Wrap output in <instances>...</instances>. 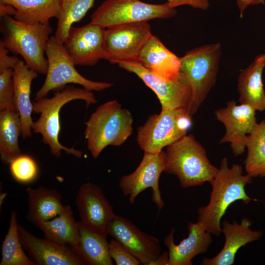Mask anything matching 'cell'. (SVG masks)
<instances>
[{"instance_id":"30bf717a","label":"cell","mask_w":265,"mask_h":265,"mask_svg":"<svg viewBox=\"0 0 265 265\" xmlns=\"http://www.w3.org/2000/svg\"><path fill=\"white\" fill-rule=\"evenodd\" d=\"M118 66L135 74L157 95L162 109L183 108L190 114L193 90L188 78L180 71L173 80L163 79L148 70L138 61H120ZM191 115V114H190Z\"/></svg>"},{"instance_id":"f1b7e54d","label":"cell","mask_w":265,"mask_h":265,"mask_svg":"<svg viewBox=\"0 0 265 265\" xmlns=\"http://www.w3.org/2000/svg\"><path fill=\"white\" fill-rule=\"evenodd\" d=\"M95 0H61L54 36L63 43L73 25L81 20L93 7Z\"/></svg>"},{"instance_id":"e0dca14e","label":"cell","mask_w":265,"mask_h":265,"mask_svg":"<svg viewBox=\"0 0 265 265\" xmlns=\"http://www.w3.org/2000/svg\"><path fill=\"white\" fill-rule=\"evenodd\" d=\"M22 245L30 259L38 265H82L83 263L70 246L48 238L37 237L19 225Z\"/></svg>"},{"instance_id":"7c38bea8","label":"cell","mask_w":265,"mask_h":265,"mask_svg":"<svg viewBox=\"0 0 265 265\" xmlns=\"http://www.w3.org/2000/svg\"><path fill=\"white\" fill-rule=\"evenodd\" d=\"M166 161L163 150L157 154L144 152L142 159L135 170L121 177L119 187L123 195L133 204L137 196L143 190L150 188L152 199L159 211L164 207L159 187V177L164 172Z\"/></svg>"},{"instance_id":"277c9868","label":"cell","mask_w":265,"mask_h":265,"mask_svg":"<svg viewBox=\"0 0 265 265\" xmlns=\"http://www.w3.org/2000/svg\"><path fill=\"white\" fill-rule=\"evenodd\" d=\"M165 152L164 172L176 176L183 188L210 183L218 171L192 134H186L168 146Z\"/></svg>"},{"instance_id":"ffe728a7","label":"cell","mask_w":265,"mask_h":265,"mask_svg":"<svg viewBox=\"0 0 265 265\" xmlns=\"http://www.w3.org/2000/svg\"><path fill=\"white\" fill-rule=\"evenodd\" d=\"M138 62L155 75L167 80L177 79L180 74V57L153 34L141 49Z\"/></svg>"},{"instance_id":"d590c367","label":"cell","mask_w":265,"mask_h":265,"mask_svg":"<svg viewBox=\"0 0 265 265\" xmlns=\"http://www.w3.org/2000/svg\"><path fill=\"white\" fill-rule=\"evenodd\" d=\"M16 12L15 8L11 5L0 2V17L5 16H14Z\"/></svg>"},{"instance_id":"74e56055","label":"cell","mask_w":265,"mask_h":265,"mask_svg":"<svg viewBox=\"0 0 265 265\" xmlns=\"http://www.w3.org/2000/svg\"><path fill=\"white\" fill-rule=\"evenodd\" d=\"M255 61L258 62L263 63L265 65V53L257 56L255 59Z\"/></svg>"},{"instance_id":"9a60e30c","label":"cell","mask_w":265,"mask_h":265,"mask_svg":"<svg viewBox=\"0 0 265 265\" xmlns=\"http://www.w3.org/2000/svg\"><path fill=\"white\" fill-rule=\"evenodd\" d=\"M105 29L91 22L81 27H71L63 46L75 65L93 66L106 59Z\"/></svg>"},{"instance_id":"d4e9b609","label":"cell","mask_w":265,"mask_h":265,"mask_svg":"<svg viewBox=\"0 0 265 265\" xmlns=\"http://www.w3.org/2000/svg\"><path fill=\"white\" fill-rule=\"evenodd\" d=\"M45 237L59 244L67 245L74 250L79 240L78 221L69 205L64 206L63 211L54 218L36 225Z\"/></svg>"},{"instance_id":"d6986e66","label":"cell","mask_w":265,"mask_h":265,"mask_svg":"<svg viewBox=\"0 0 265 265\" xmlns=\"http://www.w3.org/2000/svg\"><path fill=\"white\" fill-rule=\"evenodd\" d=\"M252 223L248 218H243L240 223L234 221L231 223L224 220L222 233L225 241L221 251L214 257L204 258L201 262L203 265H232L238 250L246 244L259 239L263 236L261 231L250 229Z\"/></svg>"},{"instance_id":"52a82bcc","label":"cell","mask_w":265,"mask_h":265,"mask_svg":"<svg viewBox=\"0 0 265 265\" xmlns=\"http://www.w3.org/2000/svg\"><path fill=\"white\" fill-rule=\"evenodd\" d=\"M221 53V45L217 42L194 48L180 57V71L188 78L193 90L191 116L216 82Z\"/></svg>"},{"instance_id":"6da1fadb","label":"cell","mask_w":265,"mask_h":265,"mask_svg":"<svg viewBox=\"0 0 265 265\" xmlns=\"http://www.w3.org/2000/svg\"><path fill=\"white\" fill-rule=\"evenodd\" d=\"M252 179L247 174H243L240 164L235 163L230 167L227 158L222 159L218 171L210 183L212 188L209 202L197 210L198 221L206 231L219 236L222 233L221 220L229 207L237 201L248 204L254 200L245 190Z\"/></svg>"},{"instance_id":"4fadbf2b","label":"cell","mask_w":265,"mask_h":265,"mask_svg":"<svg viewBox=\"0 0 265 265\" xmlns=\"http://www.w3.org/2000/svg\"><path fill=\"white\" fill-rule=\"evenodd\" d=\"M107 234L118 241L140 263L150 265L161 254L159 240L136 226L130 220L114 214L107 228Z\"/></svg>"},{"instance_id":"603a6c76","label":"cell","mask_w":265,"mask_h":265,"mask_svg":"<svg viewBox=\"0 0 265 265\" xmlns=\"http://www.w3.org/2000/svg\"><path fill=\"white\" fill-rule=\"evenodd\" d=\"M79 240L74 249L84 265H112L106 236L96 233L78 221Z\"/></svg>"},{"instance_id":"83f0119b","label":"cell","mask_w":265,"mask_h":265,"mask_svg":"<svg viewBox=\"0 0 265 265\" xmlns=\"http://www.w3.org/2000/svg\"><path fill=\"white\" fill-rule=\"evenodd\" d=\"M245 145L247 155L244 163L247 174L253 178L265 177V119L247 135Z\"/></svg>"},{"instance_id":"2e32d148","label":"cell","mask_w":265,"mask_h":265,"mask_svg":"<svg viewBox=\"0 0 265 265\" xmlns=\"http://www.w3.org/2000/svg\"><path fill=\"white\" fill-rule=\"evenodd\" d=\"M80 222L90 230L107 236L108 224L115 214L102 188L87 183L80 187L76 199Z\"/></svg>"},{"instance_id":"5bb4252c","label":"cell","mask_w":265,"mask_h":265,"mask_svg":"<svg viewBox=\"0 0 265 265\" xmlns=\"http://www.w3.org/2000/svg\"><path fill=\"white\" fill-rule=\"evenodd\" d=\"M256 112L250 106L237 105L234 100L227 102L225 107L214 112L216 119L221 122L225 128V133L219 143H229L235 157L245 152L246 137L258 125Z\"/></svg>"},{"instance_id":"4dcf8cb0","label":"cell","mask_w":265,"mask_h":265,"mask_svg":"<svg viewBox=\"0 0 265 265\" xmlns=\"http://www.w3.org/2000/svg\"><path fill=\"white\" fill-rule=\"evenodd\" d=\"M9 170L13 179L21 184H29L37 178L38 168L34 159L27 155H21L9 163Z\"/></svg>"},{"instance_id":"44dd1931","label":"cell","mask_w":265,"mask_h":265,"mask_svg":"<svg viewBox=\"0 0 265 265\" xmlns=\"http://www.w3.org/2000/svg\"><path fill=\"white\" fill-rule=\"evenodd\" d=\"M38 73L30 69L23 60L19 59L13 68L14 101L21 123V134L26 139L31 135L33 121L31 113L33 103L30 100L31 85Z\"/></svg>"},{"instance_id":"d6a6232c","label":"cell","mask_w":265,"mask_h":265,"mask_svg":"<svg viewBox=\"0 0 265 265\" xmlns=\"http://www.w3.org/2000/svg\"><path fill=\"white\" fill-rule=\"evenodd\" d=\"M109 253L117 265H138L140 262L116 239L109 242Z\"/></svg>"},{"instance_id":"f546056e","label":"cell","mask_w":265,"mask_h":265,"mask_svg":"<svg viewBox=\"0 0 265 265\" xmlns=\"http://www.w3.org/2000/svg\"><path fill=\"white\" fill-rule=\"evenodd\" d=\"M17 214L12 212L8 232L1 246L0 265H36L24 252L18 231Z\"/></svg>"},{"instance_id":"8fae6325","label":"cell","mask_w":265,"mask_h":265,"mask_svg":"<svg viewBox=\"0 0 265 265\" xmlns=\"http://www.w3.org/2000/svg\"><path fill=\"white\" fill-rule=\"evenodd\" d=\"M152 35L148 22L129 24L106 28L104 48L106 60L112 64L138 61L142 47Z\"/></svg>"},{"instance_id":"1f68e13d","label":"cell","mask_w":265,"mask_h":265,"mask_svg":"<svg viewBox=\"0 0 265 265\" xmlns=\"http://www.w3.org/2000/svg\"><path fill=\"white\" fill-rule=\"evenodd\" d=\"M13 68L0 69V111L16 110L14 101Z\"/></svg>"},{"instance_id":"cb8c5ba5","label":"cell","mask_w":265,"mask_h":265,"mask_svg":"<svg viewBox=\"0 0 265 265\" xmlns=\"http://www.w3.org/2000/svg\"><path fill=\"white\" fill-rule=\"evenodd\" d=\"M265 65L254 61L240 72L238 77V101L246 104L256 111L265 110V92L262 74Z\"/></svg>"},{"instance_id":"8992f818","label":"cell","mask_w":265,"mask_h":265,"mask_svg":"<svg viewBox=\"0 0 265 265\" xmlns=\"http://www.w3.org/2000/svg\"><path fill=\"white\" fill-rule=\"evenodd\" d=\"M192 116L183 108L161 109L138 128L136 142L144 152L157 154L187 134Z\"/></svg>"},{"instance_id":"ac0fdd59","label":"cell","mask_w":265,"mask_h":265,"mask_svg":"<svg viewBox=\"0 0 265 265\" xmlns=\"http://www.w3.org/2000/svg\"><path fill=\"white\" fill-rule=\"evenodd\" d=\"M187 238L179 244L174 242L173 228L164 238L163 242L168 249L167 265H191L192 260L199 254L206 253L212 243V234L206 231L198 221L188 222Z\"/></svg>"},{"instance_id":"ba28073f","label":"cell","mask_w":265,"mask_h":265,"mask_svg":"<svg viewBox=\"0 0 265 265\" xmlns=\"http://www.w3.org/2000/svg\"><path fill=\"white\" fill-rule=\"evenodd\" d=\"M45 54L48 70L44 82L36 93L35 101L45 97L50 91L60 90L70 83L80 85L91 91L104 90L113 85L110 82L93 81L82 76L76 69L63 43L58 41L54 36L50 37Z\"/></svg>"},{"instance_id":"484cf974","label":"cell","mask_w":265,"mask_h":265,"mask_svg":"<svg viewBox=\"0 0 265 265\" xmlns=\"http://www.w3.org/2000/svg\"><path fill=\"white\" fill-rule=\"evenodd\" d=\"M61 0H0L16 9L13 17L29 24L46 23L53 18H57Z\"/></svg>"},{"instance_id":"9c48e42d","label":"cell","mask_w":265,"mask_h":265,"mask_svg":"<svg viewBox=\"0 0 265 265\" xmlns=\"http://www.w3.org/2000/svg\"><path fill=\"white\" fill-rule=\"evenodd\" d=\"M176 13V9L167 2L151 4L140 0H105L92 13L91 22L107 28L155 19L170 18Z\"/></svg>"},{"instance_id":"3957f363","label":"cell","mask_w":265,"mask_h":265,"mask_svg":"<svg viewBox=\"0 0 265 265\" xmlns=\"http://www.w3.org/2000/svg\"><path fill=\"white\" fill-rule=\"evenodd\" d=\"M75 100L85 101L87 106L97 102L94 95L89 90L72 85L65 86L56 91L50 98L45 97L33 103V112L40 114L39 118L32 125V130L42 135L44 144L49 146L51 153L59 157L61 151L80 158L82 152L73 148H68L59 141L60 131L59 112L62 107L67 103Z\"/></svg>"},{"instance_id":"e575fe53","label":"cell","mask_w":265,"mask_h":265,"mask_svg":"<svg viewBox=\"0 0 265 265\" xmlns=\"http://www.w3.org/2000/svg\"><path fill=\"white\" fill-rule=\"evenodd\" d=\"M237 4L241 18L243 16V13L246 8L249 5L264 4L265 0H236Z\"/></svg>"},{"instance_id":"7402d4cb","label":"cell","mask_w":265,"mask_h":265,"mask_svg":"<svg viewBox=\"0 0 265 265\" xmlns=\"http://www.w3.org/2000/svg\"><path fill=\"white\" fill-rule=\"evenodd\" d=\"M28 197L27 217L35 225L49 220L59 214L64 210L61 196L55 189L42 186L28 187L26 189Z\"/></svg>"},{"instance_id":"8d00e7d4","label":"cell","mask_w":265,"mask_h":265,"mask_svg":"<svg viewBox=\"0 0 265 265\" xmlns=\"http://www.w3.org/2000/svg\"><path fill=\"white\" fill-rule=\"evenodd\" d=\"M168 259V252H164L161 253L160 255L156 261L151 263L150 265H167Z\"/></svg>"},{"instance_id":"4316f807","label":"cell","mask_w":265,"mask_h":265,"mask_svg":"<svg viewBox=\"0 0 265 265\" xmlns=\"http://www.w3.org/2000/svg\"><path fill=\"white\" fill-rule=\"evenodd\" d=\"M21 132V119L18 111H0V155L3 163L9 164L13 159L22 154L19 146V137Z\"/></svg>"},{"instance_id":"836d02e7","label":"cell","mask_w":265,"mask_h":265,"mask_svg":"<svg viewBox=\"0 0 265 265\" xmlns=\"http://www.w3.org/2000/svg\"><path fill=\"white\" fill-rule=\"evenodd\" d=\"M169 6L173 8L182 5H188L194 8L207 10L210 5V0H166Z\"/></svg>"},{"instance_id":"5b68a950","label":"cell","mask_w":265,"mask_h":265,"mask_svg":"<svg viewBox=\"0 0 265 265\" xmlns=\"http://www.w3.org/2000/svg\"><path fill=\"white\" fill-rule=\"evenodd\" d=\"M133 117L117 100L99 106L85 122L88 150L97 159L108 146H120L132 134Z\"/></svg>"},{"instance_id":"7a4b0ae2","label":"cell","mask_w":265,"mask_h":265,"mask_svg":"<svg viewBox=\"0 0 265 265\" xmlns=\"http://www.w3.org/2000/svg\"><path fill=\"white\" fill-rule=\"evenodd\" d=\"M0 19V42L9 52L22 56L29 69L46 75L48 60L45 54L53 32L50 23L29 24L11 16Z\"/></svg>"}]
</instances>
